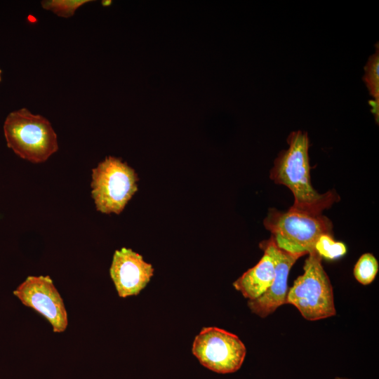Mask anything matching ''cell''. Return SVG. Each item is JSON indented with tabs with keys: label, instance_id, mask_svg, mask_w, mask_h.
<instances>
[{
	"label": "cell",
	"instance_id": "30bf717a",
	"mask_svg": "<svg viewBox=\"0 0 379 379\" xmlns=\"http://www.w3.org/2000/svg\"><path fill=\"white\" fill-rule=\"evenodd\" d=\"M260 261L244 272L234 283V287L248 300H255L266 292L275 277V265L271 254L262 250Z\"/></svg>",
	"mask_w": 379,
	"mask_h": 379
},
{
	"label": "cell",
	"instance_id": "2e32d148",
	"mask_svg": "<svg viewBox=\"0 0 379 379\" xmlns=\"http://www.w3.org/2000/svg\"><path fill=\"white\" fill-rule=\"evenodd\" d=\"M1 69H0V81H1Z\"/></svg>",
	"mask_w": 379,
	"mask_h": 379
},
{
	"label": "cell",
	"instance_id": "8992f818",
	"mask_svg": "<svg viewBox=\"0 0 379 379\" xmlns=\"http://www.w3.org/2000/svg\"><path fill=\"white\" fill-rule=\"evenodd\" d=\"M192 353L207 368L230 373L241 368L246 349L237 335L217 327H204L194 338Z\"/></svg>",
	"mask_w": 379,
	"mask_h": 379
},
{
	"label": "cell",
	"instance_id": "4fadbf2b",
	"mask_svg": "<svg viewBox=\"0 0 379 379\" xmlns=\"http://www.w3.org/2000/svg\"><path fill=\"white\" fill-rule=\"evenodd\" d=\"M314 250L321 258L329 260L340 258L347 253L345 244L341 241H335L333 235L328 234L319 237L315 243Z\"/></svg>",
	"mask_w": 379,
	"mask_h": 379
},
{
	"label": "cell",
	"instance_id": "277c9868",
	"mask_svg": "<svg viewBox=\"0 0 379 379\" xmlns=\"http://www.w3.org/2000/svg\"><path fill=\"white\" fill-rule=\"evenodd\" d=\"M321 260L315 250L308 253L303 274L295 280L286 295V303L295 307L308 321H317L336 314L333 287Z\"/></svg>",
	"mask_w": 379,
	"mask_h": 379
},
{
	"label": "cell",
	"instance_id": "7a4b0ae2",
	"mask_svg": "<svg viewBox=\"0 0 379 379\" xmlns=\"http://www.w3.org/2000/svg\"><path fill=\"white\" fill-rule=\"evenodd\" d=\"M263 225L278 247L302 256L314 251L321 235H333V225L327 217L291 208L286 211L270 208Z\"/></svg>",
	"mask_w": 379,
	"mask_h": 379
},
{
	"label": "cell",
	"instance_id": "6da1fadb",
	"mask_svg": "<svg viewBox=\"0 0 379 379\" xmlns=\"http://www.w3.org/2000/svg\"><path fill=\"white\" fill-rule=\"evenodd\" d=\"M288 147L281 150L274 161L270 178L276 184L287 187L294 197L289 208L303 213L319 215L340 199L335 190L318 193L312 186L310 175L307 133L298 130L288 138Z\"/></svg>",
	"mask_w": 379,
	"mask_h": 379
},
{
	"label": "cell",
	"instance_id": "9a60e30c",
	"mask_svg": "<svg viewBox=\"0 0 379 379\" xmlns=\"http://www.w3.org/2000/svg\"><path fill=\"white\" fill-rule=\"evenodd\" d=\"M335 379H350V378L336 377Z\"/></svg>",
	"mask_w": 379,
	"mask_h": 379
},
{
	"label": "cell",
	"instance_id": "7c38bea8",
	"mask_svg": "<svg viewBox=\"0 0 379 379\" xmlns=\"http://www.w3.org/2000/svg\"><path fill=\"white\" fill-rule=\"evenodd\" d=\"M378 272V262L375 257L370 253L361 255L356 262L353 274L357 281L362 285L371 284Z\"/></svg>",
	"mask_w": 379,
	"mask_h": 379
},
{
	"label": "cell",
	"instance_id": "ba28073f",
	"mask_svg": "<svg viewBox=\"0 0 379 379\" xmlns=\"http://www.w3.org/2000/svg\"><path fill=\"white\" fill-rule=\"evenodd\" d=\"M259 246L262 250L267 251L272 256L275 265V277L266 292L255 300H248V306L253 314L265 318L286 304L289 272L302 255L278 247L271 237L262 241Z\"/></svg>",
	"mask_w": 379,
	"mask_h": 379
},
{
	"label": "cell",
	"instance_id": "5bb4252c",
	"mask_svg": "<svg viewBox=\"0 0 379 379\" xmlns=\"http://www.w3.org/2000/svg\"><path fill=\"white\" fill-rule=\"evenodd\" d=\"M91 1L88 0H47L41 2L46 10L53 12L62 18L72 17L76 11L84 4Z\"/></svg>",
	"mask_w": 379,
	"mask_h": 379
},
{
	"label": "cell",
	"instance_id": "8fae6325",
	"mask_svg": "<svg viewBox=\"0 0 379 379\" xmlns=\"http://www.w3.org/2000/svg\"><path fill=\"white\" fill-rule=\"evenodd\" d=\"M379 46L375 44V52L369 56L364 66V81L373 98L369 105L375 119L378 122L379 117Z\"/></svg>",
	"mask_w": 379,
	"mask_h": 379
},
{
	"label": "cell",
	"instance_id": "52a82bcc",
	"mask_svg": "<svg viewBox=\"0 0 379 379\" xmlns=\"http://www.w3.org/2000/svg\"><path fill=\"white\" fill-rule=\"evenodd\" d=\"M13 294L24 305L43 316L52 326L53 332L66 330L68 317L65 303L49 276L27 277Z\"/></svg>",
	"mask_w": 379,
	"mask_h": 379
},
{
	"label": "cell",
	"instance_id": "3957f363",
	"mask_svg": "<svg viewBox=\"0 0 379 379\" xmlns=\"http://www.w3.org/2000/svg\"><path fill=\"white\" fill-rule=\"evenodd\" d=\"M7 146L33 163L46 161L58 149L57 135L50 121L27 109L11 112L4 124Z\"/></svg>",
	"mask_w": 379,
	"mask_h": 379
},
{
	"label": "cell",
	"instance_id": "5b68a950",
	"mask_svg": "<svg viewBox=\"0 0 379 379\" xmlns=\"http://www.w3.org/2000/svg\"><path fill=\"white\" fill-rule=\"evenodd\" d=\"M135 171L121 159L108 157L92 171V197L103 213H120L138 190Z\"/></svg>",
	"mask_w": 379,
	"mask_h": 379
},
{
	"label": "cell",
	"instance_id": "9c48e42d",
	"mask_svg": "<svg viewBox=\"0 0 379 379\" xmlns=\"http://www.w3.org/2000/svg\"><path fill=\"white\" fill-rule=\"evenodd\" d=\"M154 269L142 256L131 248L117 250L109 269L118 295L126 298L138 295L148 284Z\"/></svg>",
	"mask_w": 379,
	"mask_h": 379
}]
</instances>
